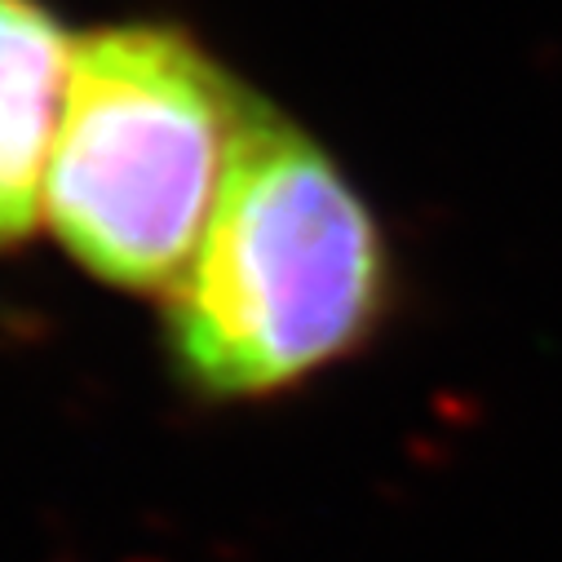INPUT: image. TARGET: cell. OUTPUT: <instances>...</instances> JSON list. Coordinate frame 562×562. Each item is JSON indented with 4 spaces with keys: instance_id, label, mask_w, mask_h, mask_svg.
I'll use <instances>...</instances> for the list:
<instances>
[{
    "instance_id": "obj_3",
    "label": "cell",
    "mask_w": 562,
    "mask_h": 562,
    "mask_svg": "<svg viewBox=\"0 0 562 562\" xmlns=\"http://www.w3.org/2000/svg\"><path fill=\"white\" fill-rule=\"evenodd\" d=\"M71 49L41 0H0V248L27 244L45 217Z\"/></svg>"
},
{
    "instance_id": "obj_1",
    "label": "cell",
    "mask_w": 562,
    "mask_h": 562,
    "mask_svg": "<svg viewBox=\"0 0 562 562\" xmlns=\"http://www.w3.org/2000/svg\"><path fill=\"white\" fill-rule=\"evenodd\" d=\"M390 311L376 213L311 133L248 93L204 239L165 293L173 368L204 398H270L359 355Z\"/></svg>"
},
{
    "instance_id": "obj_2",
    "label": "cell",
    "mask_w": 562,
    "mask_h": 562,
    "mask_svg": "<svg viewBox=\"0 0 562 562\" xmlns=\"http://www.w3.org/2000/svg\"><path fill=\"white\" fill-rule=\"evenodd\" d=\"M248 93L182 32L128 23L80 36L45 217L80 270L169 293L222 195Z\"/></svg>"
}]
</instances>
